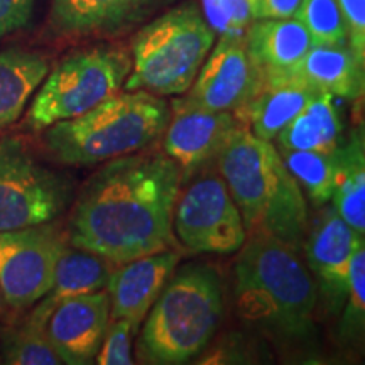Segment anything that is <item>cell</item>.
Masks as SVG:
<instances>
[{"label": "cell", "instance_id": "3", "mask_svg": "<svg viewBox=\"0 0 365 365\" xmlns=\"http://www.w3.org/2000/svg\"><path fill=\"white\" fill-rule=\"evenodd\" d=\"M215 163L247 235L272 237L299 250L308 223L307 202L271 140L259 139L247 127L237 125Z\"/></svg>", "mask_w": 365, "mask_h": 365}, {"label": "cell", "instance_id": "19", "mask_svg": "<svg viewBox=\"0 0 365 365\" xmlns=\"http://www.w3.org/2000/svg\"><path fill=\"white\" fill-rule=\"evenodd\" d=\"M364 65L349 44H313L293 73L333 97L359 100L364 95Z\"/></svg>", "mask_w": 365, "mask_h": 365}, {"label": "cell", "instance_id": "26", "mask_svg": "<svg viewBox=\"0 0 365 365\" xmlns=\"http://www.w3.org/2000/svg\"><path fill=\"white\" fill-rule=\"evenodd\" d=\"M296 19L307 27L313 44H349L339 0H301Z\"/></svg>", "mask_w": 365, "mask_h": 365}, {"label": "cell", "instance_id": "13", "mask_svg": "<svg viewBox=\"0 0 365 365\" xmlns=\"http://www.w3.org/2000/svg\"><path fill=\"white\" fill-rule=\"evenodd\" d=\"M110 323V298L107 291L73 296L59 301L46 319V335L63 364L93 362Z\"/></svg>", "mask_w": 365, "mask_h": 365}, {"label": "cell", "instance_id": "7", "mask_svg": "<svg viewBox=\"0 0 365 365\" xmlns=\"http://www.w3.org/2000/svg\"><path fill=\"white\" fill-rule=\"evenodd\" d=\"M130 65L129 54L115 46L100 44L70 53L41 83L27 112V127L44 130L97 107L122 90Z\"/></svg>", "mask_w": 365, "mask_h": 365}, {"label": "cell", "instance_id": "16", "mask_svg": "<svg viewBox=\"0 0 365 365\" xmlns=\"http://www.w3.org/2000/svg\"><path fill=\"white\" fill-rule=\"evenodd\" d=\"M164 0H53L49 24L58 36H115L149 17Z\"/></svg>", "mask_w": 365, "mask_h": 365}, {"label": "cell", "instance_id": "10", "mask_svg": "<svg viewBox=\"0 0 365 365\" xmlns=\"http://www.w3.org/2000/svg\"><path fill=\"white\" fill-rule=\"evenodd\" d=\"M65 247V234L51 222L0 232V291L9 308H31L49 293Z\"/></svg>", "mask_w": 365, "mask_h": 365}, {"label": "cell", "instance_id": "12", "mask_svg": "<svg viewBox=\"0 0 365 365\" xmlns=\"http://www.w3.org/2000/svg\"><path fill=\"white\" fill-rule=\"evenodd\" d=\"M237 125L240 124L234 113L208 110L176 98L170 105V120L164 129V153L178 163L182 178L193 176L215 161Z\"/></svg>", "mask_w": 365, "mask_h": 365}, {"label": "cell", "instance_id": "27", "mask_svg": "<svg viewBox=\"0 0 365 365\" xmlns=\"http://www.w3.org/2000/svg\"><path fill=\"white\" fill-rule=\"evenodd\" d=\"M345 312L340 323V333L344 340L357 339L364 331L365 317V245H357L350 259L349 284H346Z\"/></svg>", "mask_w": 365, "mask_h": 365}, {"label": "cell", "instance_id": "24", "mask_svg": "<svg viewBox=\"0 0 365 365\" xmlns=\"http://www.w3.org/2000/svg\"><path fill=\"white\" fill-rule=\"evenodd\" d=\"M46 318L31 312L19 327L0 331V352L9 365H61L51 341L46 335Z\"/></svg>", "mask_w": 365, "mask_h": 365}, {"label": "cell", "instance_id": "15", "mask_svg": "<svg viewBox=\"0 0 365 365\" xmlns=\"http://www.w3.org/2000/svg\"><path fill=\"white\" fill-rule=\"evenodd\" d=\"M180 254L166 249L118 264L107 282L110 319H125L132 331H139L150 307L180 264Z\"/></svg>", "mask_w": 365, "mask_h": 365}, {"label": "cell", "instance_id": "21", "mask_svg": "<svg viewBox=\"0 0 365 365\" xmlns=\"http://www.w3.org/2000/svg\"><path fill=\"white\" fill-rule=\"evenodd\" d=\"M341 130L344 127L333 95L319 90L276 139L284 150L333 153L341 143Z\"/></svg>", "mask_w": 365, "mask_h": 365}, {"label": "cell", "instance_id": "5", "mask_svg": "<svg viewBox=\"0 0 365 365\" xmlns=\"http://www.w3.org/2000/svg\"><path fill=\"white\" fill-rule=\"evenodd\" d=\"M223 313L215 269L186 264L175 269L144 319L139 350L145 362L180 365L203 352Z\"/></svg>", "mask_w": 365, "mask_h": 365}, {"label": "cell", "instance_id": "32", "mask_svg": "<svg viewBox=\"0 0 365 365\" xmlns=\"http://www.w3.org/2000/svg\"><path fill=\"white\" fill-rule=\"evenodd\" d=\"M301 0H255V19H289L296 17Z\"/></svg>", "mask_w": 365, "mask_h": 365}, {"label": "cell", "instance_id": "22", "mask_svg": "<svg viewBox=\"0 0 365 365\" xmlns=\"http://www.w3.org/2000/svg\"><path fill=\"white\" fill-rule=\"evenodd\" d=\"M115 266L117 264L105 259L103 255L66 245L56 262L51 289L41 303L38 301V307L46 313H51L59 301L102 291L107 287Z\"/></svg>", "mask_w": 365, "mask_h": 365}, {"label": "cell", "instance_id": "18", "mask_svg": "<svg viewBox=\"0 0 365 365\" xmlns=\"http://www.w3.org/2000/svg\"><path fill=\"white\" fill-rule=\"evenodd\" d=\"M252 61L264 76L293 73L313 46L308 29L296 17L255 19L244 33Z\"/></svg>", "mask_w": 365, "mask_h": 365}, {"label": "cell", "instance_id": "1", "mask_svg": "<svg viewBox=\"0 0 365 365\" xmlns=\"http://www.w3.org/2000/svg\"><path fill=\"white\" fill-rule=\"evenodd\" d=\"M181 185V168L161 150L145 148L110 159L81 190L68 242L117 266L173 247Z\"/></svg>", "mask_w": 365, "mask_h": 365}, {"label": "cell", "instance_id": "31", "mask_svg": "<svg viewBox=\"0 0 365 365\" xmlns=\"http://www.w3.org/2000/svg\"><path fill=\"white\" fill-rule=\"evenodd\" d=\"M34 4L36 0H0V39L29 24Z\"/></svg>", "mask_w": 365, "mask_h": 365}, {"label": "cell", "instance_id": "29", "mask_svg": "<svg viewBox=\"0 0 365 365\" xmlns=\"http://www.w3.org/2000/svg\"><path fill=\"white\" fill-rule=\"evenodd\" d=\"M132 327L125 319H110L97 355L98 365H132Z\"/></svg>", "mask_w": 365, "mask_h": 365}, {"label": "cell", "instance_id": "4", "mask_svg": "<svg viewBox=\"0 0 365 365\" xmlns=\"http://www.w3.org/2000/svg\"><path fill=\"white\" fill-rule=\"evenodd\" d=\"M170 105L145 90H125L75 118L46 127L49 153L68 166H95L150 148L166 129Z\"/></svg>", "mask_w": 365, "mask_h": 365}, {"label": "cell", "instance_id": "28", "mask_svg": "<svg viewBox=\"0 0 365 365\" xmlns=\"http://www.w3.org/2000/svg\"><path fill=\"white\" fill-rule=\"evenodd\" d=\"M203 16L220 34H244L254 21L255 0H202Z\"/></svg>", "mask_w": 365, "mask_h": 365}, {"label": "cell", "instance_id": "14", "mask_svg": "<svg viewBox=\"0 0 365 365\" xmlns=\"http://www.w3.org/2000/svg\"><path fill=\"white\" fill-rule=\"evenodd\" d=\"M364 235L355 232L335 208H327L314 222L304 244L308 271L318 281L319 291L331 313L344 307L349 284L350 259ZM314 281V282H317Z\"/></svg>", "mask_w": 365, "mask_h": 365}, {"label": "cell", "instance_id": "30", "mask_svg": "<svg viewBox=\"0 0 365 365\" xmlns=\"http://www.w3.org/2000/svg\"><path fill=\"white\" fill-rule=\"evenodd\" d=\"M346 29V43L365 61V0H339Z\"/></svg>", "mask_w": 365, "mask_h": 365}, {"label": "cell", "instance_id": "17", "mask_svg": "<svg viewBox=\"0 0 365 365\" xmlns=\"http://www.w3.org/2000/svg\"><path fill=\"white\" fill-rule=\"evenodd\" d=\"M318 91L296 73L264 76L255 97L234 117L259 139L274 140Z\"/></svg>", "mask_w": 365, "mask_h": 365}, {"label": "cell", "instance_id": "2", "mask_svg": "<svg viewBox=\"0 0 365 365\" xmlns=\"http://www.w3.org/2000/svg\"><path fill=\"white\" fill-rule=\"evenodd\" d=\"M235 309L277 340H307L314 330L318 287L298 250L254 234L240 247L234 267Z\"/></svg>", "mask_w": 365, "mask_h": 365}, {"label": "cell", "instance_id": "25", "mask_svg": "<svg viewBox=\"0 0 365 365\" xmlns=\"http://www.w3.org/2000/svg\"><path fill=\"white\" fill-rule=\"evenodd\" d=\"M281 158L291 176L298 181L301 188L307 190L312 202L325 205L331 200L335 188L336 154L318 153V150H284Z\"/></svg>", "mask_w": 365, "mask_h": 365}, {"label": "cell", "instance_id": "33", "mask_svg": "<svg viewBox=\"0 0 365 365\" xmlns=\"http://www.w3.org/2000/svg\"><path fill=\"white\" fill-rule=\"evenodd\" d=\"M7 303H6V299H4V294H2V291H0V317H4V314H6V312H7Z\"/></svg>", "mask_w": 365, "mask_h": 365}, {"label": "cell", "instance_id": "23", "mask_svg": "<svg viewBox=\"0 0 365 365\" xmlns=\"http://www.w3.org/2000/svg\"><path fill=\"white\" fill-rule=\"evenodd\" d=\"M336 175L333 188V208L344 220L365 234V150L362 132H354L346 143L335 149Z\"/></svg>", "mask_w": 365, "mask_h": 365}, {"label": "cell", "instance_id": "9", "mask_svg": "<svg viewBox=\"0 0 365 365\" xmlns=\"http://www.w3.org/2000/svg\"><path fill=\"white\" fill-rule=\"evenodd\" d=\"M173 228L178 240L198 254H235L249 237L239 208L218 173H205L180 193Z\"/></svg>", "mask_w": 365, "mask_h": 365}, {"label": "cell", "instance_id": "20", "mask_svg": "<svg viewBox=\"0 0 365 365\" xmlns=\"http://www.w3.org/2000/svg\"><path fill=\"white\" fill-rule=\"evenodd\" d=\"M51 68L43 53L22 48L0 51V130L22 115Z\"/></svg>", "mask_w": 365, "mask_h": 365}, {"label": "cell", "instance_id": "8", "mask_svg": "<svg viewBox=\"0 0 365 365\" xmlns=\"http://www.w3.org/2000/svg\"><path fill=\"white\" fill-rule=\"evenodd\" d=\"M70 198L65 176L41 164L24 140L0 137V232L53 222Z\"/></svg>", "mask_w": 365, "mask_h": 365}, {"label": "cell", "instance_id": "11", "mask_svg": "<svg viewBox=\"0 0 365 365\" xmlns=\"http://www.w3.org/2000/svg\"><path fill=\"white\" fill-rule=\"evenodd\" d=\"M262 81L244 34H220L182 98L208 110L235 113L255 97Z\"/></svg>", "mask_w": 365, "mask_h": 365}, {"label": "cell", "instance_id": "6", "mask_svg": "<svg viewBox=\"0 0 365 365\" xmlns=\"http://www.w3.org/2000/svg\"><path fill=\"white\" fill-rule=\"evenodd\" d=\"M215 38V29L195 2L164 12L132 41V65L124 88L145 90L159 97L185 95Z\"/></svg>", "mask_w": 365, "mask_h": 365}]
</instances>
